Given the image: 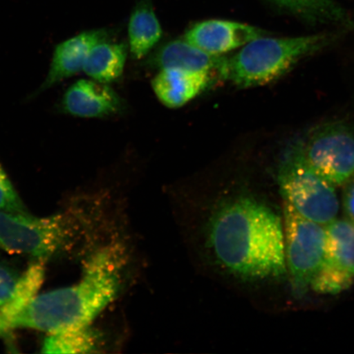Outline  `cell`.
I'll return each instance as SVG.
<instances>
[{
	"label": "cell",
	"instance_id": "obj_1",
	"mask_svg": "<svg viewBox=\"0 0 354 354\" xmlns=\"http://www.w3.org/2000/svg\"><path fill=\"white\" fill-rule=\"evenodd\" d=\"M171 206L194 262L218 282L252 284L286 273L281 220L254 194L228 187Z\"/></svg>",
	"mask_w": 354,
	"mask_h": 354
},
{
	"label": "cell",
	"instance_id": "obj_2",
	"mask_svg": "<svg viewBox=\"0 0 354 354\" xmlns=\"http://www.w3.org/2000/svg\"><path fill=\"white\" fill-rule=\"evenodd\" d=\"M141 263L129 223H124L87 257L78 282L38 295L8 324L48 334L94 328V322L138 282Z\"/></svg>",
	"mask_w": 354,
	"mask_h": 354
},
{
	"label": "cell",
	"instance_id": "obj_3",
	"mask_svg": "<svg viewBox=\"0 0 354 354\" xmlns=\"http://www.w3.org/2000/svg\"><path fill=\"white\" fill-rule=\"evenodd\" d=\"M333 33L260 37L228 57V80L239 88L263 86L284 76L300 61L337 41Z\"/></svg>",
	"mask_w": 354,
	"mask_h": 354
},
{
	"label": "cell",
	"instance_id": "obj_4",
	"mask_svg": "<svg viewBox=\"0 0 354 354\" xmlns=\"http://www.w3.org/2000/svg\"><path fill=\"white\" fill-rule=\"evenodd\" d=\"M79 221L68 212L37 218L29 212L0 211V250L46 260L77 240L82 227Z\"/></svg>",
	"mask_w": 354,
	"mask_h": 354
},
{
	"label": "cell",
	"instance_id": "obj_5",
	"mask_svg": "<svg viewBox=\"0 0 354 354\" xmlns=\"http://www.w3.org/2000/svg\"><path fill=\"white\" fill-rule=\"evenodd\" d=\"M277 181L285 203L305 218L323 225L335 220L339 206L334 185L308 165L299 140L288 146L283 153Z\"/></svg>",
	"mask_w": 354,
	"mask_h": 354
},
{
	"label": "cell",
	"instance_id": "obj_6",
	"mask_svg": "<svg viewBox=\"0 0 354 354\" xmlns=\"http://www.w3.org/2000/svg\"><path fill=\"white\" fill-rule=\"evenodd\" d=\"M308 165L318 175L339 187L354 175V128L342 121L321 124L299 140Z\"/></svg>",
	"mask_w": 354,
	"mask_h": 354
},
{
	"label": "cell",
	"instance_id": "obj_7",
	"mask_svg": "<svg viewBox=\"0 0 354 354\" xmlns=\"http://www.w3.org/2000/svg\"><path fill=\"white\" fill-rule=\"evenodd\" d=\"M285 250L292 290L303 296L319 270L325 254L326 225L305 218L285 203Z\"/></svg>",
	"mask_w": 354,
	"mask_h": 354
},
{
	"label": "cell",
	"instance_id": "obj_8",
	"mask_svg": "<svg viewBox=\"0 0 354 354\" xmlns=\"http://www.w3.org/2000/svg\"><path fill=\"white\" fill-rule=\"evenodd\" d=\"M354 282V224L334 220L326 225L324 259L311 287L319 294L337 295Z\"/></svg>",
	"mask_w": 354,
	"mask_h": 354
},
{
	"label": "cell",
	"instance_id": "obj_9",
	"mask_svg": "<svg viewBox=\"0 0 354 354\" xmlns=\"http://www.w3.org/2000/svg\"><path fill=\"white\" fill-rule=\"evenodd\" d=\"M267 35L263 30L241 22L207 20L190 28L185 39L209 54L221 55Z\"/></svg>",
	"mask_w": 354,
	"mask_h": 354
},
{
	"label": "cell",
	"instance_id": "obj_10",
	"mask_svg": "<svg viewBox=\"0 0 354 354\" xmlns=\"http://www.w3.org/2000/svg\"><path fill=\"white\" fill-rule=\"evenodd\" d=\"M122 102L113 88L95 80H79L65 92L62 112L74 117L101 118L120 112Z\"/></svg>",
	"mask_w": 354,
	"mask_h": 354
},
{
	"label": "cell",
	"instance_id": "obj_11",
	"mask_svg": "<svg viewBox=\"0 0 354 354\" xmlns=\"http://www.w3.org/2000/svg\"><path fill=\"white\" fill-rule=\"evenodd\" d=\"M106 41H109L107 30H91L75 35L57 46L47 77L35 95L81 72L92 48Z\"/></svg>",
	"mask_w": 354,
	"mask_h": 354
},
{
	"label": "cell",
	"instance_id": "obj_12",
	"mask_svg": "<svg viewBox=\"0 0 354 354\" xmlns=\"http://www.w3.org/2000/svg\"><path fill=\"white\" fill-rule=\"evenodd\" d=\"M152 65L159 69L176 68L205 73L218 82L228 79V57L209 54L185 39L165 44L154 55Z\"/></svg>",
	"mask_w": 354,
	"mask_h": 354
},
{
	"label": "cell",
	"instance_id": "obj_13",
	"mask_svg": "<svg viewBox=\"0 0 354 354\" xmlns=\"http://www.w3.org/2000/svg\"><path fill=\"white\" fill-rule=\"evenodd\" d=\"M216 80L202 73L180 68L160 69L152 81L159 101L166 107L178 109L214 86Z\"/></svg>",
	"mask_w": 354,
	"mask_h": 354
},
{
	"label": "cell",
	"instance_id": "obj_14",
	"mask_svg": "<svg viewBox=\"0 0 354 354\" xmlns=\"http://www.w3.org/2000/svg\"><path fill=\"white\" fill-rule=\"evenodd\" d=\"M162 30L148 0H141L133 10L129 26V48L135 59H142L160 41Z\"/></svg>",
	"mask_w": 354,
	"mask_h": 354
},
{
	"label": "cell",
	"instance_id": "obj_15",
	"mask_svg": "<svg viewBox=\"0 0 354 354\" xmlns=\"http://www.w3.org/2000/svg\"><path fill=\"white\" fill-rule=\"evenodd\" d=\"M279 8L310 24L353 28L347 12L335 0H269Z\"/></svg>",
	"mask_w": 354,
	"mask_h": 354
},
{
	"label": "cell",
	"instance_id": "obj_16",
	"mask_svg": "<svg viewBox=\"0 0 354 354\" xmlns=\"http://www.w3.org/2000/svg\"><path fill=\"white\" fill-rule=\"evenodd\" d=\"M127 57L125 44L101 42L92 48L82 71L96 82L110 84L122 77Z\"/></svg>",
	"mask_w": 354,
	"mask_h": 354
},
{
	"label": "cell",
	"instance_id": "obj_17",
	"mask_svg": "<svg viewBox=\"0 0 354 354\" xmlns=\"http://www.w3.org/2000/svg\"><path fill=\"white\" fill-rule=\"evenodd\" d=\"M103 335L92 327L50 333L44 339V353H94L103 348Z\"/></svg>",
	"mask_w": 354,
	"mask_h": 354
},
{
	"label": "cell",
	"instance_id": "obj_18",
	"mask_svg": "<svg viewBox=\"0 0 354 354\" xmlns=\"http://www.w3.org/2000/svg\"><path fill=\"white\" fill-rule=\"evenodd\" d=\"M46 260L37 259L30 264L17 281L15 290L8 303L0 308V315L8 323L24 310L37 297L46 275Z\"/></svg>",
	"mask_w": 354,
	"mask_h": 354
},
{
	"label": "cell",
	"instance_id": "obj_19",
	"mask_svg": "<svg viewBox=\"0 0 354 354\" xmlns=\"http://www.w3.org/2000/svg\"><path fill=\"white\" fill-rule=\"evenodd\" d=\"M0 211L21 212V214L28 212L1 165H0Z\"/></svg>",
	"mask_w": 354,
	"mask_h": 354
},
{
	"label": "cell",
	"instance_id": "obj_20",
	"mask_svg": "<svg viewBox=\"0 0 354 354\" xmlns=\"http://www.w3.org/2000/svg\"><path fill=\"white\" fill-rule=\"evenodd\" d=\"M19 277L12 269L0 263V308L10 300Z\"/></svg>",
	"mask_w": 354,
	"mask_h": 354
},
{
	"label": "cell",
	"instance_id": "obj_21",
	"mask_svg": "<svg viewBox=\"0 0 354 354\" xmlns=\"http://www.w3.org/2000/svg\"><path fill=\"white\" fill-rule=\"evenodd\" d=\"M344 209L347 220L354 224V175L346 183L344 194Z\"/></svg>",
	"mask_w": 354,
	"mask_h": 354
},
{
	"label": "cell",
	"instance_id": "obj_22",
	"mask_svg": "<svg viewBox=\"0 0 354 354\" xmlns=\"http://www.w3.org/2000/svg\"><path fill=\"white\" fill-rule=\"evenodd\" d=\"M10 330V326H8L7 322L3 319V317L0 315V336L6 335Z\"/></svg>",
	"mask_w": 354,
	"mask_h": 354
}]
</instances>
